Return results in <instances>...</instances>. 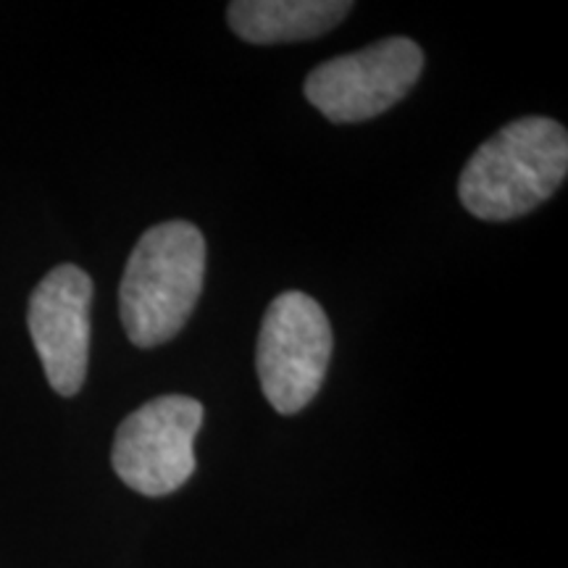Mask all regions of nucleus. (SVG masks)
<instances>
[{
	"instance_id": "nucleus-3",
	"label": "nucleus",
	"mask_w": 568,
	"mask_h": 568,
	"mask_svg": "<svg viewBox=\"0 0 568 568\" xmlns=\"http://www.w3.org/2000/svg\"><path fill=\"white\" fill-rule=\"evenodd\" d=\"M332 326L324 308L287 290L266 308L255 347L261 389L276 414L293 416L318 395L332 361Z\"/></svg>"
},
{
	"instance_id": "nucleus-7",
	"label": "nucleus",
	"mask_w": 568,
	"mask_h": 568,
	"mask_svg": "<svg viewBox=\"0 0 568 568\" xmlns=\"http://www.w3.org/2000/svg\"><path fill=\"white\" fill-rule=\"evenodd\" d=\"M353 3L345 0H234L226 11L232 32L253 45L322 38L337 27Z\"/></svg>"
},
{
	"instance_id": "nucleus-6",
	"label": "nucleus",
	"mask_w": 568,
	"mask_h": 568,
	"mask_svg": "<svg viewBox=\"0 0 568 568\" xmlns=\"http://www.w3.org/2000/svg\"><path fill=\"white\" fill-rule=\"evenodd\" d=\"M92 280L74 264L45 274L30 297L27 324L48 385L74 397L88 379Z\"/></svg>"
},
{
	"instance_id": "nucleus-1",
	"label": "nucleus",
	"mask_w": 568,
	"mask_h": 568,
	"mask_svg": "<svg viewBox=\"0 0 568 568\" xmlns=\"http://www.w3.org/2000/svg\"><path fill=\"white\" fill-rule=\"evenodd\" d=\"M566 174V126L548 116H524L474 151L460 174L458 195L481 222H510L548 201Z\"/></svg>"
},
{
	"instance_id": "nucleus-4",
	"label": "nucleus",
	"mask_w": 568,
	"mask_h": 568,
	"mask_svg": "<svg viewBox=\"0 0 568 568\" xmlns=\"http://www.w3.org/2000/svg\"><path fill=\"white\" fill-rule=\"evenodd\" d=\"M203 426L201 400L161 395L132 410L116 429L113 471L145 497L172 495L195 474V437Z\"/></svg>"
},
{
	"instance_id": "nucleus-5",
	"label": "nucleus",
	"mask_w": 568,
	"mask_h": 568,
	"mask_svg": "<svg viewBox=\"0 0 568 568\" xmlns=\"http://www.w3.org/2000/svg\"><path fill=\"white\" fill-rule=\"evenodd\" d=\"M424 69V51L408 38H387L364 51L324 61L305 80L308 103L335 124L382 116L408 95Z\"/></svg>"
},
{
	"instance_id": "nucleus-2",
	"label": "nucleus",
	"mask_w": 568,
	"mask_h": 568,
	"mask_svg": "<svg viewBox=\"0 0 568 568\" xmlns=\"http://www.w3.org/2000/svg\"><path fill=\"white\" fill-rule=\"evenodd\" d=\"M205 240L195 224H155L138 240L119 287V314L138 347L174 339L203 293Z\"/></svg>"
}]
</instances>
